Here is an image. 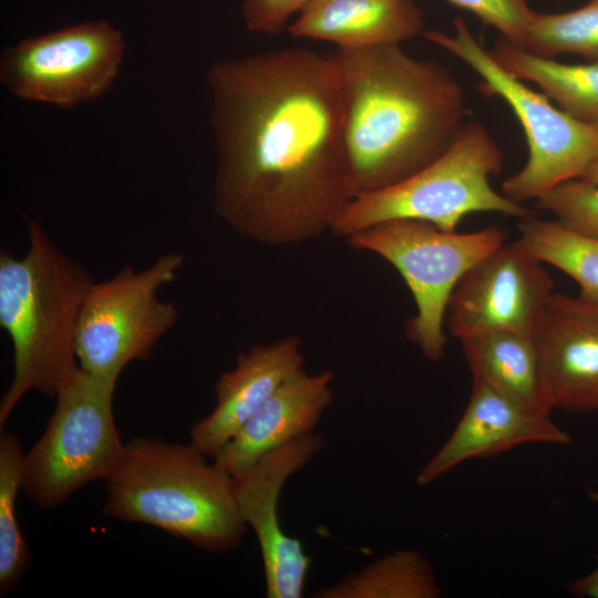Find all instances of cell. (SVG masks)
Here are the masks:
<instances>
[{"mask_svg":"<svg viewBox=\"0 0 598 598\" xmlns=\"http://www.w3.org/2000/svg\"><path fill=\"white\" fill-rule=\"evenodd\" d=\"M213 208L250 240L283 246L330 231L357 195L332 53L281 48L208 71Z\"/></svg>","mask_w":598,"mask_h":598,"instance_id":"cell-1","label":"cell"},{"mask_svg":"<svg viewBox=\"0 0 598 598\" xmlns=\"http://www.w3.org/2000/svg\"><path fill=\"white\" fill-rule=\"evenodd\" d=\"M332 54L357 195L419 172L452 144L465 123L462 86L440 63L413 58L401 44L337 49Z\"/></svg>","mask_w":598,"mask_h":598,"instance_id":"cell-2","label":"cell"},{"mask_svg":"<svg viewBox=\"0 0 598 598\" xmlns=\"http://www.w3.org/2000/svg\"><path fill=\"white\" fill-rule=\"evenodd\" d=\"M29 249L18 259L0 252V326L11 339L13 374L0 402V430L29 391L54 398L79 365L75 331L93 283L35 219L28 220Z\"/></svg>","mask_w":598,"mask_h":598,"instance_id":"cell-3","label":"cell"},{"mask_svg":"<svg viewBox=\"0 0 598 598\" xmlns=\"http://www.w3.org/2000/svg\"><path fill=\"white\" fill-rule=\"evenodd\" d=\"M193 444L134 437L105 480V517L154 526L209 553L236 549L247 532L234 477Z\"/></svg>","mask_w":598,"mask_h":598,"instance_id":"cell-4","label":"cell"},{"mask_svg":"<svg viewBox=\"0 0 598 598\" xmlns=\"http://www.w3.org/2000/svg\"><path fill=\"white\" fill-rule=\"evenodd\" d=\"M504 157L486 127L463 124L452 144L433 162L392 186L357 195L337 216L330 231L343 238L393 219H416L454 231L473 213L524 218L536 214L491 185Z\"/></svg>","mask_w":598,"mask_h":598,"instance_id":"cell-5","label":"cell"},{"mask_svg":"<svg viewBox=\"0 0 598 598\" xmlns=\"http://www.w3.org/2000/svg\"><path fill=\"white\" fill-rule=\"evenodd\" d=\"M453 27L454 34L439 30L422 34L478 74V90L506 102L526 135L527 162L502 183L501 193L523 204L559 184L579 179L598 161V124L573 117L508 73L480 44L463 18H455Z\"/></svg>","mask_w":598,"mask_h":598,"instance_id":"cell-6","label":"cell"},{"mask_svg":"<svg viewBox=\"0 0 598 598\" xmlns=\"http://www.w3.org/2000/svg\"><path fill=\"white\" fill-rule=\"evenodd\" d=\"M115 384L80 365L61 381L47 427L23 457L21 492L35 506L63 504L81 487L105 481L120 462L125 443L114 421Z\"/></svg>","mask_w":598,"mask_h":598,"instance_id":"cell-7","label":"cell"},{"mask_svg":"<svg viewBox=\"0 0 598 598\" xmlns=\"http://www.w3.org/2000/svg\"><path fill=\"white\" fill-rule=\"evenodd\" d=\"M507 234L499 226L457 233L423 220L393 219L346 240L352 248L382 257L400 272L417 309L404 334L429 361L437 362L445 354L443 327L453 290L475 262L506 241Z\"/></svg>","mask_w":598,"mask_h":598,"instance_id":"cell-8","label":"cell"},{"mask_svg":"<svg viewBox=\"0 0 598 598\" xmlns=\"http://www.w3.org/2000/svg\"><path fill=\"white\" fill-rule=\"evenodd\" d=\"M183 265L182 254L169 252L144 270L126 265L113 278L91 285L74 341L83 370L116 382L128 363L151 355L178 319L176 306L161 300L158 291L176 279Z\"/></svg>","mask_w":598,"mask_h":598,"instance_id":"cell-9","label":"cell"},{"mask_svg":"<svg viewBox=\"0 0 598 598\" xmlns=\"http://www.w3.org/2000/svg\"><path fill=\"white\" fill-rule=\"evenodd\" d=\"M124 52L118 29L102 20L83 22L7 48L0 80L16 97L69 109L111 89Z\"/></svg>","mask_w":598,"mask_h":598,"instance_id":"cell-10","label":"cell"},{"mask_svg":"<svg viewBox=\"0 0 598 598\" xmlns=\"http://www.w3.org/2000/svg\"><path fill=\"white\" fill-rule=\"evenodd\" d=\"M554 292L543 262L518 239L504 243L457 282L446 310L448 332L458 340L489 331L534 337Z\"/></svg>","mask_w":598,"mask_h":598,"instance_id":"cell-11","label":"cell"},{"mask_svg":"<svg viewBox=\"0 0 598 598\" xmlns=\"http://www.w3.org/2000/svg\"><path fill=\"white\" fill-rule=\"evenodd\" d=\"M321 434L290 441L234 476L240 516L259 544L266 595L269 598L302 597L311 557L301 542L281 527L278 504L286 482L323 448Z\"/></svg>","mask_w":598,"mask_h":598,"instance_id":"cell-12","label":"cell"},{"mask_svg":"<svg viewBox=\"0 0 598 598\" xmlns=\"http://www.w3.org/2000/svg\"><path fill=\"white\" fill-rule=\"evenodd\" d=\"M570 441L549 414L530 410L473 377L462 417L415 481L419 486H426L466 461L495 456L519 445H568Z\"/></svg>","mask_w":598,"mask_h":598,"instance_id":"cell-13","label":"cell"},{"mask_svg":"<svg viewBox=\"0 0 598 598\" xmlns=\"http://www.w3.org/2000/svg\"><path fill=\"white\" fill-rule=\"evenodd\" d=\"M534 338L554 409L598 411V302L555 291Z\"/></svg>","mask_w":598,"mask_h":598,"instance_id":"cell-14","label":"cell"},{"mask_svg":"<svg viewBox=\"0 0 598 598\" xmlns=\"http://www.w3.org/2000/svg\"><path fill=\"white\" fill-rule=\"evenodd\" d=\"M301 369V341L295 334L239 353L235 368L216 381L215 406L190 427L189 443L212 458Z\"/></svg>","mask_w":598,"mask_h":598,"instance_id":"cell-15","label":"cell"},{"mask_svg":"<svg viewBox=\"0 0 598 598\" xmlns=\"http://www.w3.org/2000/svg\"><path fill=\"white\" fill-rule=\"evenodd\" d=\"M332 371L305 369L288 378L213 457L233 477L272 450L313 433L332 401Z\"/></svg>","mask_w":598,"mask_h":598,"instance_id":"cell-16","label":"cell"},{"mask_svg":"<svg viewBox=\"0 0 598 598\" xmlns=\"http://www.w3.org/2000/svg\"><path fill=\"white\" fill-rule=\"evenodd\" d=\"M414 0H311L289 27L292 38L334 43L337 49L401 44L424 32Z\"/></svg>","mask_w":598,"mask_h":598,"instance_id":"cell-17","label":"cell"},{"mask_svg":"<svg viewBox=\"0 0 598 598\" xmlns=\"http://www.w3.org/2000/svg\"><path fill=\"white\" fill-rule=\"evenodd\" d=\"M472 375L539 413L554 410L533 336L489 331L460 340Z\"/></svg>","mask_w":598,"mask_h":598,"instance_id":"cell-18","label":"cell"},{"mask_svg":"<svg viewBox=\"0 0 598 598\" xmlns=\"http://www.w3.org/2000/svg\"><path fill=\"white\" fill-rule=\"evenodd\" d=\"M489 53L508 73L535 83L573 117L598 124V62L561 63L535 55L505 39L498 40Z\"/></svg>","mask_w":598,"mask_h":598,"instance_id":"cell-19","label":"cell"},{"mask_svg":"<svg viewBox=\"0 0 598 598\" xmlns=\"http://www.w3.org/2000/svg\"><path fill=\"white\" fill-rule=\"evenodd\" d=\"M442 594L429 560L417 550L384 555L338 582L315 592L316 598H437Z\"/></svg>","mask_w":598,"mask_h":598,"instance_id":"cell-20","label":"cell"},{"mask_svg":"<svg viewBox=\"0 0 598 598\" xmlns=\"http://www.w3.org/2000/svg\"><path fill=\"white\" fill-rule=\"evenodd\" d=\"M517 229L535 258L564 271L578 283L580 297L598 302V237L536 214L519 218Z\"/></svg>","mask_w":598,"mask_h":598,"instance_id":"cell-21","label":"cell"},{"mask_svg":"<svg viewBox=\"0 0 598 598\" xmlns=\"http://www.w3.org/2000/svg\"><path fill=\"white\" fill-rule=\"evenodd\" d=\"M19 437L0 432V594H9L31 564V554L17 518V498L22 491L24 457Z\"/></svg>","mask_w":598,"mask_h":598,"instance_id":"cell-22","label":"cell"},{"mask_svg":"<svg viewBox=\"0 0 598 598\" xmlns=\"http://www.w3.org/2000/svg\"><path fill=\"white\" fill-rule=\"evenodd\" d=\"M522 48L548 59L570 53L598 62V0L567 12L533 11Z\"/></svg>","mask_w":598,"mask_h":598,"instance_id":"cell-23","label":"cell"},{"mask_svg":"<svg viewBox=\"0 0 598 598\" xmlns=\"http://www.w3.org/2000/svg\"><path fill=\"white\" fill-rule=\"evenodd\" d=\"M565 225L598 237V185L573 179L557 185L535 200Z\"/></svg>","mask_w":598,"mask_h":598,"instance_id":"cell-24","label":"cell"},{"mask_svg":"<svg viewBox=\"0 0 598 598\" xmlns=\"http://www.w3.org/2000/svg\"><path fill=\"white\" fill-rule=\"evenodd\" d=\"M495 28L506 41L523 47L533 13L527 0H447Z\"/></svg>","mask_w":598,"mask_h":598,"instance_id":"cell-25","label":"cell"},{"mask_svg":"<svg viewBox=\"0 0 598 598\" xmlns=\"http://www.w3.org/2000/svg\"><path fill=\"white\" fill-rule=\"evenodd\" d=\"M311 0H245L241 16L246 28L255 33L277 35L289 18L301 12Z\"/></svg>","mask_w":598,"mask_h":598,"instance_id":"cell-26","label":"cell"},{"mask_svg":"<svg viewBox=\"0 0 598 598\" xmlns=\"http://www.w3.org/2000/svg\"><path fill=\"white\" fill-rule=\"evenodd\" d=\"M589 497L598 503V491L592 488L588 489ZM567 590L576 597L581 598H598V559L596 568L566 586Z\"/></svg>","mask_w":598,"mask_h":598,"instance_id":"cell-27","label":"cell"},{"mask_svg":"<svg viewBox=\"0 0 598 598\" xmlns=\"http://www.w3.org/2000/svg\"><path fill=\"white\" fill-rule=\"evenodd\" d=\"M587 183L598 185V161H596L579 178Z\"/></svg>","mask_w":598,"mask_h":598,"instance_id":"cell-28","label":"cell"}]
</instances>
